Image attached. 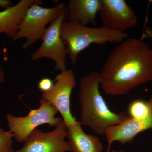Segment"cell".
<instances>
[{"label": "cell", "mask_w": 152, "mask_h": 152, "mask_svg": "<svg viewBox=\"0 0 152 152\" xmlns=\"http://www.w3.org/2000/svg\"><path fill=\"white\" fill-rule=\"evenodd\" d=\"M100 85L111 96H122L152 80L151 48L142 40L130 38L111 52L99 72Z\"/></svg>", "instance_id": "6da1fadb"}, {"label": "cell", "mask_w": 152, "mask_h": 152, "mask_svg": "<svg viewBox=\"0 0 152 152\" xmlns=\"http://www.w3.org/2000/svg\"><path fill=\"white\" fill-rule=\"evenodd\" d=\"M99 72L92 71L83 76L79 83L78 100L80 123L97 134H105L108 128L129 118L125 111L117 113L109 108L100 91Z\"/></svg>", "instance_id": "7a4b0ae2"}, {"label": "cell", "mask_w": 152, "mask_h": 152, "mask_svg": "<svg viewBox=\"0 0 152 152\" xmlns=\"http://www.w3.org/2000/svg\"><path fill=\"white\" fill-rule=\"evenodd\" d=\"M60 35L66 46L72 64L75 65L79 54L94 44L103 46L107 43H119L128 39L129 34L102 26L89 27L64 20L60 28Z\"/></svg>", "instance_id": "3957f363"}, {"label": "cell", "mask_w": 152, "mask_h": 152, "mask_svg": "<svg viewBox=\"0 0 152 152\" xmlns=\"http://www.w3.org/2000/svg\"><path fill=\"white\" fill-rule=\"evenodd\" d=\"M66 9L63 3L50 8L43 7L40 5L34 4L28 9L19 25L16 34L11 41L25 38L26 41L22 45V48H28L37 41L42 39L47 25L55 20Z\"/></svg>", "instance_id": "277c9868"}, {"label": "cell", "mask_w": 152, "mask_h": 152, "mask_svg": "<svg viewBox=\"0 0 152 152\" xmlns=\"http://www.w3.org/2000/svg\"><path fill=\"white\" fill-rule=\"evenodd\" d=\"M58 113L54 106L41 99L39 107L31 110L27 115L16 116L8 113L6 114V118L14 138L18 142L21 143L40 125L48 124L56 127L62 120L61 118H56Z\"/></svg>", "instance_id": "5b68a950"}, {"label": "cell", "mask_w": 152, "mask_h": 152, "mask_svg": "<svg viewBox=\"0 0 152 152\" xmlns=\"http://www.w3.org/2000/svg\"><path fill=\"white\" fill-rule=\"evenodd\" d=\"M66 17L67 8L47 27L40 46L33 53L31 57L33 61L43 58L53 60L56 64V70L60 72L67 70V52L60 35L61 26Z\"/></svg>", "instance_id": "8992f818"}, {"label": "cell", "mask_w": 152, "mask_h": 152, "mask_svg": "<svg viewBox=\"0 0 152 152\" xmlns=\"http://www.w3.org/2000/svg\"><path fill=\"white\" fill-rule=\"evenodd\" d=\"M55 80L51 90L42 94V99L57 109L67 128L77 122L70 106L71 94L77 85L75 75L72 70L67 69L56 76Z\"/></svg>", "instance_id": "52a82bcc"}, {"label": "cell", "mask_w": 152, "mask_h": 152, "mask_svg": "<svg viewBox=\"0 0 152 152\" xmlns=\"http://www.w3.org/2000/svg\"><path fill=\"white\" fill-rule=\"evenodd\" d=\"M67 130L63 119L51 132L34 130L18 150L13 152H66L71 151L68 142Z\"/></svg>", "instance_id": "ba28073f"}, {"label": "cell", "mask_w": 152, "mask_h": 152, "mask_svg": "<svg viewBox=\"0 0 152 152\" xmlns=\"http://www.w3.org/2000/svg\"><path fill=\"white\" fill-rule=\"evenodd\" d=\"M99 13L103 26L121 32L135 26L137 15L124 0H101Z\"/></svg>", "instance_id": "9c48e42d"}, {"label": "cell", "mask_w": 152, "mask_h": 152, "mask_svg": "<svg viewBox=\"0 0 152 152\" xmlns=\"http://www.w3.org/2000/svg\"><path fill=\"white\" fill-rule=\"evenodd\" d=\"M152 129V110L145 118L137 119L129 117L122 122L107 129L105 133L108 146L107 152H110L112 144L118 142L124 144L132 141L139 133Z\"/></svg>", "instance_id": "30bf717a"}, {"label": "cell", "mask_w": 152, "mask_h": 152, "mask_svg": "<svg viewBox=\"0 0 152 152\" xmlns=\"http://www.w3.org/2000/svg\"><path fill=\"white\" fill-rule=\"evenodd\" d=\"M101 0H70L67 8L66 20L83 26L96 25V15Z\"/></svg>", "instance_id": "8fae6325"}, {"label": "cell", "mask_w": 152, "mask_h": 152, "mask_svg": "<svg viewBox=\"0 0 152 152\" xmlns=\"http://www.w3.org/2000/svg\"><path fill=\"white\" fill-rule=\"evenodd\" d=\"M43 3L41 0H21L12 7L1 11L0 34H4L11 39L13 38L29 8L34 4L41 5Z\"/></svg>", "instance_id": "7c38bea8"}, {"label": "cell", "mask_w": 152, "mask_h": 152, "mask_svg": "<svg viewBox=\"0 0 152 152\" xmlns=\"http://www.w3.org/2000/svg\"><path fill=\"white\" fill-rule=\"evenodd\" d=\"M77 121L67 127L68 142L72 152H102L104 146L97 136L88 134Z\"/></svg>", "instance_id": "4fadbf2b"}, {"label": "cell", "mask_w": 152, "mask_h": 152, "mask_svg": "<svg viewBox=\"0 0 152 152\" xmlns=\"http://www.w3.org/2000/svg\"><path fill=\"white\" fill-rule=\"evenodd\" d=\"M152 110V96L148 100L137 99L132 101L128 107V114L131 118L142 119L148 116Z\"/></svg>", "instance_id": "5bb4252c"}, {"label": "cell", "mask_w": 152, "mask_h": 152, "mask_svg": "<svg viewBox=\"0 0 152 152\" xmlns=\"http://www.w3.org/2000/svg\"><path fill=\"white\" fill-rule=\"evenodd\" d=\"M13 134L11 131H6L0 127V152H13Z\"/></svg>", "instance_id": "9a60e30c"}, {"label": "cell", "mask_w": 152, "mask_h": 152, "mask_svg": "<svg viewBox=\"0 0 152 152\" xmlns=\"http://www.w3.org/2000/svg\"><path fill=\"white\" fill-rule=\"evenodd\" d=\"M54 83L51 79L44 78L41 79L38 84L39 89L43 92H46L51 90Z\"/></svg>", "instance_id": "2e32d148"}, {"label": "cell", "mask_w": 152, "mask_h": 152, "mask_svg": "<svg viewBox=\"0 0 152 152\" xmlns=\"http://www.w3.org/2000/svg\"><path fill=\"white\" fill-rule=\"evenodd\" d=\"M13 6L10 0H0V7L4 10L10 8Z\"/></svg>", "instance_id": "e0dca14e"}, {"label": "cell", "mask_w": 152, "mask_h": 152, "mask_svg": "<svg viewBox=\"0 0 152 152\" xmlns=\"http://www.w3.org/2000/svg\"><path fill=\"white\" fill-rule=\"evenodd\" d=\"M145 38H148L150 39L152 42V29L150 27H147L146 28L143 33L141 38V39ZM152 53V48H151Z\"/></svg>", "instance_id": "ac0fdd59"}, {"label": "cell", "mask_w": 152, "mask_h": 152, "mask_svg": "<svg viewBox=\"0 0 152 152\" xmlns=\"http://www.w3.org/2000/svg\"><path fill=\"white\" fill-rule=\"evenodd\" d=\"M1 53V48H0V55ZM5 81V75L4 73V70L0 66V84H3L4 83Z\"/></svg>", "instance_id": "d6986e66"}, {"label": "cell", "mask_w": 152, "mask_h": 152, "mask_svg": "<svg viewBox=\"0 0 152 152\" xmlns=\"http://www.w3.org/2000/svg\"><path fill=\"white\" fill-rule=\"evenodd\" d=\"M116 152H124L123 150H120V151H118Z\"/></svg>", "instance_id": "ffe728a7"}, {"label": "cell", "mask_w": 152, "mask_h": 152, "mask_svg": "<svg viewBox=\"0 0 152 152\" xmlns=\"http://www.w3.org/2000/svg\"><path fill=\"white\" fill-rule=\"evenodd\" d=\"M152 152V151H151V152Z\"/></svg>", "instance_id": "44dd1931"}]
</instances>
